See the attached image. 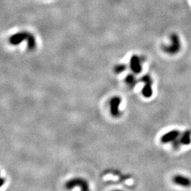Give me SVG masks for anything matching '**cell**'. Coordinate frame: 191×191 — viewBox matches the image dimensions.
Here are the masks:
<instances>
[{
	"label": "cell",
	"mask_w": 191,
	"mask_h": 191,
	"mask_svg": "<svg viewBox=\"0 0 191 191\" xmlns=\"http://www.w3.org/2000/svg\"><path fill=\"white\" fill-rule=\"evenodd\" d=\"M170 40L171 43L168 45H163L161 49L166 53L171 55H176L180 50L181 48V43H180V38L176 33H172L170 35Z\"/></svg>",
	"instance_id": "obj_1"
},
{
	"label": "cell",
	"mask_w": 191,
	"mask_h": 191,
	"mask_svg": "<svg viewBox=\"0 0 191 191\" xmlns=\"http://www.w3.org/2000/svg\"><path fill=\"white\" fill-rule=\"evenodd\" d=\"M65 188L71 190L75 187H79L81 191H90L89 183L87 180L82 178H73L65 183Z\"/></svg>",
	"instance_id": "obj_2"
},
{
	"label": "cell",
	"mask_w": 191,
	"mask_h": 191,
	"mask_svg": "<svg viewBox=\"0 0 191 191\" xmlns=\"http://www.w3.org/2000/svg\"><path fill=\"white\" fill-rule=\"evenodd\" d=\"M122 102V99L119 96H113L111 98L110 101V109H111V113L113 117L118 118L121 115L120 111V105Z\"/></svg>",
	"instance_id": "obj_3"
},
{
	"label": "cell",
	"mask_w": 191,
	"mask_h": 191,
	"mask_svg": "<svg viewBox=\"0 0 191 191\" xmlns=\"http://www.w3.org/2000/svg\"><path fill=\"white\" fill-rule=\"evenodd\" d=\"M29 33L26 31H20L10 36L9 42L12 45H18L24 40H27Z\"/></svg>",
	"instance_id": "obj_4"
},
{
	"label": "cell",
	"mask_w": 191,
	"mask_h": 191,
	"mask_svg": "<svg viewBox=\"0 0 191 191\" xmlns=\"http://www.w3.org/2000/svg\"><path fill=\"white\" fill-rule=\"evenodd\" d=\"M130 68L135 74H140L142 70V57L137 55H133L130 60Z\"/></svg>",
	"instance_id": "obj_5"
},
{
	"label": "cell",
	"mask_w": 191,
	"mask_h": 191,
	"mask_svg": "<svg viewBox=\"0 0 191 191\" xmlns=\"http://www.w3.org/2000/svg\"><path fill=\"white\" fill-rule=\"evenodd\" d=\"M180 135V133L178 130H173L169 131L164 135H162L161 137V142L166 144L173 142L175 139L178 138Z\"/></svg>",
	"instance_id": "obj_6"
},
{
	"label": "cell",
	"mask_w": 191,
	"mask_h": 191,
	"mask_svg": "<svg viewBox=\"0 0 191 191\" xmlns=\"http://www.w3.org/2000/svg\"><path fill=\"white\" fill-rule=\"evenodd\" d=\"M173 182L176 185L182 187H190L191 180L187 177L181 175H175L173 177Z\"/></svg>",
	"instance_id": "obj_7"
},
{
	"label": "cell",
	"mask_w": 191,
	"mask_h": 191,
	"mask_svg": "<svg viewBox=\"0 0 191 191\" xmlns=\"http://www.w3.org/2000/svg\"><path fill=\"white\" fill-rule=\"evenodd\" d=\"M179 139L183 145H189L191 143V131L190 130H187L180 133Z\"/></svg>",
	"instance_id": "obj_8"
},
{
	"label": "cell",
	"mask_w": 191,
	"mask_h": 191,
	"mask_svg": "<svg viewBox=\"0 0 191 191\" xmlns=\"http://www.w3.org/2000/svg\"><path fill=\"white\" fill-rule=\"evenodd\" d=\"M125 82L128 86V87L130 88V89H133L137 84L138 81L136 79V77H135L134 74H129L127 75L125 79Z\"/></svg>",
	"instance_id": "obj_9"
},
{
	"label": "cell",
	"mask_w": 191,
	"mask_h": 191,
	"mask_svg": "<svg viewBox=\"0 0 191 191\" xmlns=\"http://www.w3.org/2000/svg\"><path fill=\"white\" fill-rule=\"evenodd\" d=\"M27 48L29 51H33L36 48V40L35 36L32 33H29L27 38Z\"/></svg>",
	"instance_id": "obj_10"
},
{
	"label": "cell",
	"mask_w": 191,
	"mask_h": 191,
	"mask_svg": "<svg viewBox=\"0 0 191 191\" xmlns=\"http://www.w3.org/2000/svg\"><path fill=\"white\" fill-rule=\"evenodd\" d=\"M151 84H144V86L142 89V94L144 97L145 98H150L153 94V91H152Z\"/></svg>",
	"instance_id": "obj_11"
},
{
	"label": "cell",
	"mask_w": 191,
	"mask_h": 191,
	"mask_svg": "<svg viewBox=\"0 0 191 191\" xmlns=\"http://www.w3.org/2000/svg\"><path fill=\"white\" fill-rule=\"evenodd\" d=\"M113 70L116 74H121L127 70V65L125 64H119V65L115 66Z\"/></svg>",
	"instance_id": "obj_12"
},
{
	"label": "cell",
	"mask_w": 191,
	"mask_h": 191,
	"mask_svg": "<svg viewBox=\"0 0 191 191\" xmlns=\"http://www.w3.org/2000/svg\"><path fill=\"white\" fill-rule=\"evenodd\" d=\"M140 82H143L144 84H153V80L149 74H144L140 79Z\"/></svg>",
	"instance_id": "obj_13"
},
{
	"label": "cell",
	"mask_w": 191,
	"mask_h": 191,
	"mask_svg": "<svg viewBox=\"0 0 191 191\" xmlns=\"http://www.w3.org/2000/svg\"><path fill=\"white\" fill-rule=\"evenodd\" d=\"M181 145H182V144H181V142H180L179 137L177 138V139H175L174 141L172 142V147H173L174 150H178Z\"/></svg>",
	"instance_id": "obj_14"
},
{
	"label": "cell",
	"mask_w": 191,
	"mask_h": 191,
	"mask_svg": "<svg viewBox=\"0 0 191 191\" xmlns=\"http://www.w3.org/2000/svg\"><path fill=\"white\" fill-rule=\"evenodd\" d=\"M4 182H5V179L4 178H1V186H2V185H4Z\"/></svg>",
	"instance_id": "obj_15"
},
{
	"label": "cell",
	"mask_w": 191,
	"mask_h": 191,
	"mask_svg": "<svg viewBox=\"0 0 191 191\" xmlns=\"http://www.w3.org/2000/svg\"><path fill=\"white\" fill-rule=\"evenodd\" d=\"M113 191H122V190H113Z\"/></svg>",
	"instance_id": "obj_16"
}]
</instances>
